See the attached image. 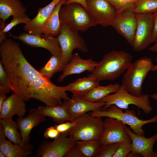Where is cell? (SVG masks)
<instances>
[{
	"instance_id": "cell-1",
	"label": "cell",
	"mask_w": 157,
	"mask_h": 157,
	"mask_svg": "<svg viewBox=\"0 0 157 157\" xmlns=\"http://www.w3.org/2000/svg\"><path fill=\"white\" fill-rule=\"evenodd\" d=\"M0 62L7 72L13 93L25 101L33 99L46 106L62 105L70 99L64 86L55 85L29 63L19 44L7 38L0 45Z\"/></svg>"
},
{
	"instance_id": "cell-2",
	"label": "cell",
	"mask_w": 157,
	"mask_h": 157,
	"mask_svg": "<svg viewBox=\"0 0 157 157\" xmlns=\"http://www.w3.org/2000/svg\"><path fill=\"white\" fill-rule=\"evenodd\" d=\"M133 58V56L126 52L113 50L104 55L88 76L99 81L114 80L126 70Z\"/></svg>"
},
{
	"instance_id": "cell-3",
	"label": "cell",
	"mask_w": 157,
	"mask_h": 157,
	"mask_svg": "<svg viewBox=\"0 0 157 157\" xmlns=\"http://www.w3.org/2000/svg\"><path fill=\"white\" fill-rule=\"evenodd\" d=\"M154 65L151 59L148 57H141L132 62L123 75L122 84L130 94L141 95L143 81Z\"/></svg>"
},
{
	"instance_id": "cell-4",
	"label": "cell",
	"mask_w": 157,
	"mask_h": 157,
	"mask_svg": "<svg viewBox=\"0 0 157 157\" xmlns=\"http://www.w3.org/2000/svg\"><path fill=\"white\" fill-rule=\"evenodd\" d=\"M74 126L69 131V136L75 141L100 140L104 127L101 117L86 113L74 118Z\"/></svg>"
},
{
	"instance_id": "cell-5",
	"label": "cell",
	"mask_w": 157,
	"mask_h": 157,
	"mask_svg": "<svg viewBox=\"0 0 157 157\" xmlns=\"http://www.w3.org/2000/svg\"><path fill=\"white\" fill-rule=\"evenodd\" d=\"M89 113L94 117L117 119L129 126L134 133L140 135H144L142 127L144 125L157 122V114L150 119L144 120L138 118L133 110L128 109L124 111L123 109L114 104L110 105L105 110H96Z\"/></svg>"
},
{
	"instance_id": "cell-6",
	"label": "cell",
	"mask_w": 157,
	"mask_h": 157,
	"mask_svg": "<svg viewBox=\"0 0 157 157\" xmlns=\"http://www.w3.org/2000/svg\"><path fill=\"white\" fill-rule=\"evenodd\" d=\"M61 6L59 17L62 24L78 32H84L97 24L88 11L80 4L72 3Z\"/></svg>"
},
{
	"instance_id": "cell-7",
	"label": "cell",
	"mask_w": 157,
	"mask_h": 157,
	"mask_svg": "<svg viewBox=\"0 0 157 157\" xmlns=\"http://www.w3.org/2000/svg\"><path fill=\"white\" fill-rule=\"evenodd\" d=\"M149 97L147 94H142L138 96L133 95L128 92L121 84L116 92L108 95L102 101L105 103V105L101 110H105L110 105L114 104L125 110L129 109V105H133L148 114L152 110Z\"/></svg>"
},
{
	"instance_id": "cell-8",
	"label": "cell",
	"mask_w": 157,
	"mask_h": 157,
	"mask_svg": "<svg viewBox=\"0 0 157 157\" xmlns=\"http://www.w3.org/2000/svg\"><path fill=\"white\" fill-rule=\"evenodd\" d=\"M57 38L61 50V57L67 64L71 60L74 49L84 52L88 51L85 40L78 32L66 25L62 24Z\"/></svg>"
},
{
	"instance_id": "cell-9",
	"label": "cell",
	"mask_w": 157,
	"mask_h": 157,
	"mask_svg": "<svg viewBox=\"0 0 157 157\" xmlns=\"http://www.w3.org/2000/svg\"><path fill=\"white\" fill-rule=\"evenodd\" d=\"M69 131L60 133L52 142L45 141L39 145L36 153L40 157H64L76 141L69 136Z\"/></svg>"
},
{
	"instance_id": "cell-10",
	"label": "cell",
	"mask_w": 157,
	"mask_h": 157,
	"mask_svg": "<svg viewBox=\"0 0 157 157\" xmlns=\"http://www.w3.org/2000/svg\"><path fill=\"white\" fill-rule=\"evenodd\" d=\"M137 24L136 14L131 8L117 12L111 26L133 47Z\"/></svg>"
},
{
	"instance_id": "cell-11",
	"label": "cell",
	"mask_w": 157,
	"mask_h": 157,
	"mask_svg": "<svg viewBox=\"0 0 157 157\" xmlns=\"http://www.w3.org/2000/svg\"><path fill=\"white\" fill-rule=\"evenodd\" d=\"M153 13L136 14L137 24L133 48L140 51L151 43L153 32Z\"/></svg>"
},
{
	"instance_id": "cell-12",
	"label": "cell",
	"mask_w": 157,
	"mask_h": 157,
	"mask_svg": "<svg viewBox=\"0 0 157 157\" xmlns=\"http://www.w3.org/2000/svg\"><path fill=\"white\" fill-rule=\"evenodd\" d=\"M9 35L22 41L29 47H40L48 50L52 55L61 56V50L57 38L49 35H41L24 33L18 36L10 33Z\"/></svg>"
},
{
	"instance_id": "cell-13",
	"label": "cell",
	"mask_w": 157,
	"mask_h": 157,
	"mask_svg": "<svg viewBox=\"0 0 157 157\" xmlns=\"http://www.w3.org/2000/svg\"><path fill=\"white\" fill-rule=\"evenodd\" d=\"M126 126L117 119L106 117L104 120L103 132L100 140L101 145L121 143L125 141L131 142L126 131Z\"/></svg>"
},
{
	"instance_id": "cell-14",
	"label": "cell",
	"mask_w": 157,
	"mask_h": 157,
	"mask_svg": "<svg viewBox=\"0 0 157 157\" xmlns=\"http://www.w3.org/2000/svg\"><path fill=\"white\" fill-rule=\"evenodd\" d=\"M88 11L97 25L104 27L111 26L117 12L106 0H86Z\"/></svg>"
},
{
	"instance_id": "cell-15",
	"label": "cell",
	"mask_w": 157,
	"mask_h": 157,
	"mask_svg": "<svg viewBox=\"0 0 157 157\" xmlns=\"http://www.w3.org/2000/svg\"><path fill=\"white\" fill-rule=\"evenodd\" d=\"M126 131L131 140L132 156L138 154L144 157H154L155 151L153 150L154 144L157 141V133L148 138L144 135L136 134L131 129L127 127Z\"/></svg>"
},
{
	"instance_id": "cell-16",
	"label": "cell",
	"mask_w": 157,
	"mask_h": 157,
	"mask_svg": "<svg viewBox=\"0 0 157 157\" xmlns=\"http://www.w3.org/2000/svg\"><path fill=\"white\" fill-rule=\"evenodd\" d=\"M62 104L74 119L88 112L101 110L105 105L102 101L91 102L73 95L71 99L63 101Z\"/></svg>"
},
{
	"instance_id": "cell-17",
	"label": "cell",
	"mask_w": 157,
	"mask_h": 157,
	"mask_svg": "<svg viewBox=\"0 0 157 157\" xmlns=\"http://www.w3.org/2000/svg\"><path fill=\"white\" fill-rule=\"evenodd\" d=\"M98 63L92 58L83 59L78 54L73 53L71 60L59 76L58 81L62 82L68 76L80 74L86 71L92 72L94 70Z\"/></svg>"
},
{
	"instance_id": "cell-18",
	"label": "cell",
	"mask_w": 157,
	"mask_h": 157,
	"mask_svg": "<svg viewBox=\"0 0 157 157\" xmlns=\"http://www.w3.org/2000/svg\"><path fill=\"white\" fill-rule=\"evenodd\" d=\"M18 129L22 135L23 144H29V135L35 126L46 120L45 116L40 113L38 108H31L26 117L19 118L17 119Z\"/></svg>"
},
{
	"instance_id": "cell-19",
	"label": "cell",
	"mask_w": 157,
	"mask_h": 157,
	"mask_svg": "<svg viewBox=\"0 0 157 157\" xmlns=\"http://www.w3.org/2000/svg\"><path fill=\"white\" fill-rule=\"evenodd\" d=\"M62 0H52L47 5L40 8L36 16L25 24L24 30L31 34L42 35L41 29L44 23L56 6Z\"/></svg>"
},
{
	"instance_id": "cell-20",
	"label": "cell",
	"mask_w": 157,
	"mask_h": 157,
	"mask_svg": "<svg viewBox=\"0 0 157 157\" xmlns=\"http://www.w3.org/2000/svg\"><path fill=\"white\" fill-rule=\"evenodd\" d=\"M25 101L18 95L13 94L7 98L0 110V119H12L16 115L23 117L26 112Z\"/></svg>"
},
{
	"instance_id": "cell-21",
	"label": "cell",
	"mask_w": 157,
	"mask_h": 157,
	"mask_svg": "<svg viewBox=\"0 0 157 157\" xmlns=\"http://www.w3.org/2000/svg\"><path fill=\"white\" fill-rule=\"evenodd\" d=\"M27 11L19 0H0V18L2 20L0 28L5 26V21L10 16L24 17L27 15Z\"/></svg>"
},
{
	"instance_id": "cell-22",
	"label": "cell",
	"mask_w": 157,
	"mask_h": 157,
	"mask_svg": "<svg viewBox=\"0 0 157 157\" xmlns=\"http://www.w3.org/2000/svg\"><path fill=\"white\" fill-rule=\"evenodd\" d=\"M99 81L88 76L78 78L73 82L65 86V90L70 91L73 95L83 98L96 86L99 85Z\"/></svg>"
},
{
	"instance_id": "cell-23",
	"label": "cell",
	"mask_w": 157,
	"mask_h": 157,
	"mask_svg": "<svg viewBox=\"0 0 157 157\" xmlns=\"http://www.w3.org/2000/svg\"><path fill=\"white\" fill-rule=\"evenodd\" d=\"M66 0L61 1L55 7L42 26L41 31L42 34L54 37L57 36L59 34L62 25L59 19V11Z\"/></svg>"
},
{
	"instance_id": "cell-24",
	"label": "cell",
	"mask_w": 157,
	"mask_h": 157,
	"mask_svg": "<svg viewBox=\"0 0 157 157\" xmlns=\"http://www.w3.org/2000/svg\"><path fill=\"white\" fill-rule=\"evenodd\" d=\"M32 149L30 143L15 144L6 139L0 142V151L7 157H27L31 155Z\"/></svg>"
},
{
	"instance_id": "cell-25",
	"label": "cell",
	"mask_w": 157,
	"mask_h": 157,
	"mask_svg": "<svg viewBox=\"0 0 157 157\" xmlns=\"http://www.w3.org/2000/svg\"><path fill=\"white\" fill-rule=\"evenodd\" d=\"M37 108L40 113L51 118L53 121L58 124L66 121L72 122L74 119L63 104L53 106H40Z\"/></svg>"
},
{
	"instance_id": "cell-26",
	"label": "cell",
	"mask_w": 157,
	"mask_h": 157,
	"mask_svg": "<svg viewBox=\"0 0 157 157\" xmlns=\"http://www.w3.org/2000/svg\"><path fill=\"white\" fill-rule=\"evenodd\" d=\"M120 85L117 83H110L105 86L99 85L85 95L82 98L93 102L102 101L108 95L116 92Z\"/></svg>"
},
{
	"instance_id": "cell-27",
	"label": "cell",
	"mask_w": 157,
	"mask_h": 157,
	"mask_svg": "<svg viewBox=\"0 0 157 157\" xmlns=\"http://www.w3.org/2000/svg\"><path fill=\"white\" fill-rule=\"evenodd\" d=\"M67 64L61 56L52 55L46 65L38 71L50 79L56 73L63 71Z\"/></svg>"
},
{
	"instance_id": "cell-28",
	"label": "cell",
	"mask_w": 157,
	"mask_h": 157,
	"mask_svg": "<svg viewBox=\"0 0 157 157\" xmlns=\"http://www.w3.org/2000/svg\"><path fill=\"white\" fill-rule=\"evenodd\" d=\"M0 122L3 125L6 135L8 139L15 144H23L21 132L18 131L17 122L12 119H0Z\"/></svg>"
},
{
	"instance_id": "cell-29",
	"label": "cell",
	"mask_w": 157,
	"mask_h": 157,
	"mask_svg": "<svg viewBox=\"0 0 157 157\" xmlns=\"http://www.w3.org/2000/svg\"><path fill=\"white\" fill-rule=\"evenodd\" d=\"M75 143L84 157H96L101 146L100 140L77 141Z\"/></svg>"
},
{
	"instance_id": "cell-30",
	"label": "cell",
	"mask_w": 157,
	"mask_h": 157,
	"mask_svg": "<svg viewBox=\"0 0 157 157\" xmlns=\"http://www.w3.org/2000/svg\"><path fill=\"white\" fill-rule=\"evenodd\" d=\"M131 10L135 14L153 13L157 11V0H139Z\"/></svg>"
},
{
	"instance_id": "cell-31",
	"label": "cell",
	"mask_w": 157,
	"mask_h": 157,
	"mask_svg": "<svg viewBox=\"0 0 157 157\" xmlns=\"http://www.w3.org/2000/svg\"><path fill=\"white\" fill-rule=\"evenodd\" d=\"M31 19L27 15L22 17H13L10 22L3 28H0V43L1 44L6 39V34L8 32L14 27L21 23L24 24L27 23Z\"/></svg>"
},
{
	"instance_id": "cell-32",
	"label": "cell",
	"mask_w": 157,
	"mask_h": 157,
	"mask_svg": "<svg viewBox=\"0 0 157 157\" xmlns=\"http://www.w3.org/2000/svg\"><path fill=\"white\" fill-rule=\"evenodd\" d=\"M116 10L119 12L128 9L132 8L139 0H106Z\"/></svg>"
},
{
	"instance_id": "cell-33",
	"label": "cell",
	"mask_w": 157,
	"mask_h": 157,
	"mask_svg": "<svg viewBox=\"0 0 157 157\" xmlns=\"http://www.w3.org/2000/svg\"><path fill=\"white\" fill-rule=\"evenodd\" d=\"M120 143L101 145L96 157H113Z\"/></svg>"
},
{
	"instance_id": "cell-34",
	"label": "cell",
	"mask_w": 157,
	"mask_h": 157,
	"mask_svg": "<svg viewBox=\"0 0 157 157\" xmlns=\"http://www.w3.org/2000/svg\"><path fill=\"white\" fill-rule=\"evenodd\" d=\"M131 142L125 141L121 142L113 157H131Z\"/></svg>"
},
{
	"instance_id": "cell-35",
	"label": "cell",
	"mask_w": 157,
	"mask_h": 157,
	"mask_svg": "<svg viewBox=\"0 0 157 157\" xmlns=\"http://www.w3.org/2000/svg\"><path fill=\"white\" fill-rule=\"evenodd\" d=\"M0 87L10 88L9 77L7 73L2 64L0 61Z\"/></svg>"
},
{
	"instance_id": "cell-36",
	"label": "cell",
	"mask_w": 157,
	"mask_h": 157,
	"mask_svg": "<svg viewBox=\"0 0 157 157\" xmlns=\"http://www.w3.org/2000/svg\"><path fill=\"white\" fill-rule=\"evenodd\" d=\"M74 125V122L69 121L56 124L54 126L60 133H61L69 131Z\"/></svg>"
},
{
	"instance_id": "cell-37",
	"label": "cell",
	"mask_w": 157,
	"mask_h": 157,
	"mask_svg": "<svg viewBox=\"0 0 157 157\" xmlns=\"http://www.w3.org/2000/svg\"><path fill=\"white\" fill-rule=\"evenodd\" d=\"M59 134V132L55 126H51L46 129L44 134L43 137L47 139H55Z\"/></svg>"
},
{
	"instance_id": "cell-38",
	"label": "cell",
	"mask_w": 157,
	"mask_h": 157,
	"mask_svg": "<svg viewBox=\"0 0 157 157\" xmlns=\"http://www.w3.org/2000/svg\"><path fill=\"white\" fill-rule=\"evenodd\" d=\"M65 157H84L75 143L74 145L65 155Z\"/></svg>"
},
{
	"instance_id": "cell-39",
	"label": "cell",
	"mask_w": 157,
	"mask_h": 157,
	"mask_svg": "<svg viewBox=\"0 0 157 157\" xmlns=\"http://www.w3.org/2000/svg\"><path fill=\"white\" fill-rule=\"evenodd\" d=\"M153 28L151 43L157 42V11L153 13Z\"/></svg>"
},
{
	"instance_id": "cell-40",
	"label": "cell",
	"mask_w": 157,
	"mask_h": 157,
	"mask_svg": "<svg viewBox=\"0 0 157 157\" xmlns=\"http://www.w3.org/2000/svg\"><path fill=\"white\" fill-rule=\"evenodd\" d=\"M72 3H76L79 4L88 11V8L86 0H66L64 2L63 5L68 4Z\"/></svg>"
},
{
	"instance_id": "cell-41",
	"label": "cell",
	"mask_w": 157,
	"mask_h": 157,
	"mask_svg": "<svg viewBox=\"0 0 157 157\" xmlns=\"http://www.w3.org/2000/svg\"><path fill=\"white\" fill-rule=\"evenodd\" d=\"M6 137L4 127L0 122V142L6 140Z\"/></svg>"
},
{
	"instance_id": "cell-42",
	"label": "cell",
	"mask_w": 157,
	"mask_h": 157,
	"mask_svg": "<svg viewBox=\"0 0 157 157\" xmlns=\"http://www.w3.org/2000/svg\"><path fill=\"white\" fill-rule=\"evenodd\" d=\"M6 98V97L5 94H0V110L1 109L4 102Z\"/></svg>"
},
{
	"instance_id": "cell-43",
	"label": "cell",
	"mask_w": 157,
	"mask_h": 157,
	"mask_svg": "<svg viewBox=\"0 0 157 157\" xmlns=\"http://www.w3.org/2000/svg\"><path fill=\"white\" fill-rule=\"evenodd\" d=\"M149 50L154 52H157V42L155 43L154 44L149 48Z\"/></svg>"
},
{
	"instance_id": "cell-44",
	"label": "cell",
	"mask_w": 157,
	"mask_h": 157,
	"mask_svg": "<svg viewBox=\"0 0 157 157\" xmlns=\"http://www.w3.org/2000/svg\"><path fill=\"white\" fill-rule=\"evenodd\" d=\"M150 97L153 99L157 100V93H154L149 95Z\"/></svg>"
},
{
	"instance_id": "cell-45",
	"label": "cell",
	"mask_w": 157,
	"mask_h": 157,
	"mask_svg": "<svg viewBox=\"0 0 157 157\" xmlns=\"http://www.w3.org/2000/svg\"><path fill=\"white\" fill-rule=\"evenodd\" d=\"M155 61L156 62V65H154L152 70V71H154L157 70V58H156L155 59Z\"/></svg>"
},
{
	"instance_id": "cell-46",
	"label": "cell",
	"mask_w": 157,
	"mask_h": 157,
	"mask_svg": "<svg viewBox=\"0 0 157 157\" xmlns=\"http://www.w3.org/2000/svg\"><path fill=\"white\" fill-rule=\"evenodd\" d=\"M0 157H6L5 155L1 151H0Z\"/></svg>"
},
{
	"instance_id": "cell-47",
	"label": "cell",
	"mask_w": 157,
	"mask_h": 157,
	"mask_svg": "<svg viewBox=\"0 0 157 157\" xmlns=\"http://www.w3.org/2000/svg\"><path fill=\"white\" fill-rule=\"evenodd\" d=\"M154 157H157V153L155 151Z\"/></svg>"
}]
</instances>
